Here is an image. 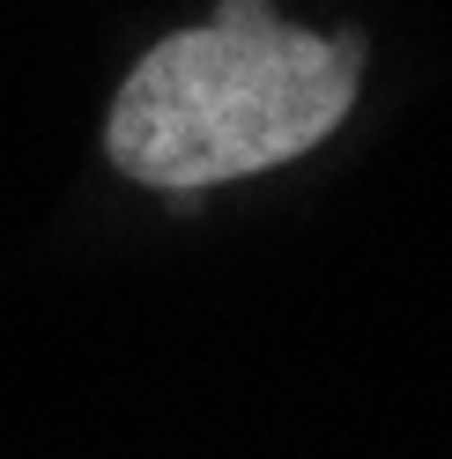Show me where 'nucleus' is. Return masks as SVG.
Wrapping results in <instances>:
<instances>
[{"label":"nucleus","instance_id":"f257e3e1","mask_svg":"<svg viewBox=\"0 0 452 459\" xmlns=\"http://www.w3.org/2000/svg\"><path fill=\"white\" fill-rule=\"evenodd\" d=\"M349 104L356 45L297 30L267 0H222L126 74L104 149L141 186L193 193L297 163L349 119Z\"/></svg>","mask_w":452,"mask_h":459}]
</instances>
